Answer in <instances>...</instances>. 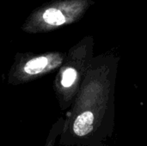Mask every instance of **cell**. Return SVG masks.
<instances>
[{
	"instance_id": "cell-1",
	"label": "cell",
	"mask_w": 147,
	"mask_h": 146,
	"mask_svg": "<svg viewBox=\"0 0 147 146\" xmlns=\"http://www.w3.org/2000/svg\"><path fill=\"white\" fill-rule=\"evenodd\" d=\"M117 62L92 59L80 89L65 117L59 145L101 146L112 132Z\"/></svg>"
},
{
	"instance_id": "cell-2",
	"label": "cell",
	"mask_w": 147,
	"mask_h": 146,
	"mask_svg": "<svg viewBox=\"0 0 147 146\" xmlns=\"http://www.w3.org/2000/svg\"><path fill=\"white\" fill-rule=\"evenodd\" d=\"M93 59L88 45H81L70 51L53 80V91L61 111L73 103Z\"/></svg>"
},
{
	"instance_id": "cell-3",
	"label": "cell",
	"mask_w": 147,
	"mask_h": 146,
	"mask_svg": "<svg viewBox=\"0 0 147 146\" xmlns=\"http://www.w3.org/2000/svg\"><path fill=\"white\" fill-rule=\"evenodd\" d=\"M65 57L64 53L58 52L16 56L7 74V83L16 86L53 73L60 68Z\"/></svg>"
},
{
	"instance_id": "cell-4",
	"label": "cell",
	"mask_w": 147,
	"mask_h": 146,
	"mask_svg": "<svg viewBox=\"0 0 147 146\" xmlns=\"http://www.w3.org/2000/svg\"><path fill=\"white\" fill-rule=\"evenodd\" d=\"M64 124H65V117H60L55 121V123L52 126V127L48 133V135L47 137L44 146L55 145L56 140L59 138V136L63 131Z\"/></svg>"
},
{
	"instance_id": "cell-5",
	"label": "cell",
	"mask_w": 147,
	"mask_h": 146,
	"mask_svg": "<svg viewBox=\"0 0 147 146\" xmlns=\"http://www.w3.org/2000/svg\"><path fill=\"white\" fill-rule=\"evenodd\" d=\"M44 21L52 26H60L65 22L64 15L56 9H48L43 15Z\"/></svg>"
}]
</instances>
